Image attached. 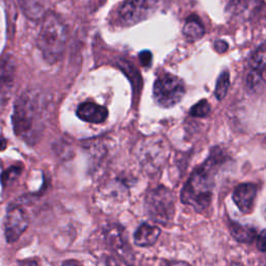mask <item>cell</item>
<instances>
[{
	"label": "cell",
	"mask_w": 266,
	"mask_h": 266,
	"mask_svg": "<svg viewBox=\"0 0 266 266\" xmlns=\"http://www.w3.org/2000/svg\"><path fill=\"white\" fill-rule=\"evenodd\" d=\"M257 247L261 252H265L266 250V238H265V231H262L259 235H257Z\"/></svg>",
	"instance_id": "23"
},
{
	"label": "cell",
	"mask_w": 266,
	"mask_h": 266,
	"mask_svg": "<svg viewBox=\"0 0 266 266\" xmlns=\"http://www.w3.org/2000/svg\"><path fill=\"white\" fill-rule=\"evenodd\" d=\"M249 65L252 71L263 73L265 72V45L258 47L250 57Z\"/></svg>",
	"instance_id": "16"
},
{
	"label": "cell",
	"mask_w": 266,
	"mask_h": 266,
	"mask_svg": "<svg viewBox=\"0 0 266 266\" xmlns=\"http://www.w3.org/2000/svg\"><path fill=\"white\" fill-rule=\"evenodd\" d=\"M228 47H229V45H228V43L226 41H223V40H218V41H215V43H214L215 51H218L219 53L226 52L228 50Z\"/></svg>",
	"instance_id": "22"
},
{
	"label": "cell",
	"mask_w": 266,
	"mask_h": 266,
	"mask_svg": "<svg viewBox=\"0 0 266 266\" xmlns=\"http://www.w3.org/2000/svg\"><path fill=\"white\" fill-rule=\"evenodd\" d=\"M169 152V146L164 139L149 138L139 149V162L148 172H156L168 159Z\"/></svg>",
	"instance_id": "6"
},
{
	"label": "cell",
	"mask_w": 266,
	"mask_h": 266,
	"mask_svg": "<svg viewBox=\"0 0 266 266\" xmlns=\"http://www.w3.org/2000/svg\"><path fill=\"white\" fill-rule=\"evenodd\" d=\"M29 225L28 217L20 207L9 208L4 219V233L8 244L16 243Z\"/></svg>",
	"instance_id": "8"
},
{
	"label": "cell",
	"mask_w": 266,
	"mask_h": 266,
	"mask_svg": "<svg viewBox=\"0 0 266 266\" xmlns=\"http://www.w3.org/2000/svg\"><path fill=\"white\" fill-rule=\"evenodd\" d=\"M46 119L47 101L41 92L29 90L18 98L11 118L17 136L34 145L45 130Z\"/></svg>",
	"instance_id": "1"
},
{
	"label": "cell",
	"mask_w": 266,
	"mask_h": 266,
	"mask_svg": "<svg viewBox=\"0 0 266 266\" xmlns=\"http://www.w3.org/2000/svg\"><path fill=\"white\" fill-rule=\"evenodd\" d=\"M6 146H7L6 139L4 137H2L1 135H0V151L5 150L6 149Z\"/></svg>",
	"instance_id": "24"
},
{
	"label": "cell",
	"mask_w": 266,
	"mask_h": 266,
	"mask_svg": "<svg viewBox=\"0 0 266 266\" xmlns=\"http://www.w3.org/2000/svg\"><path fill=\"white\" fill-rule=\"evenodd\" d=\"M182 32L187 41L189 42L199 41L205 34L204 24L202 23L201 19L198 16L192 15L186 19Z\"/></svg>",
	"instance_id": "13"
},
{
	"label": "cell",
	"mask_w": 266,
	"mask_h": 266,
	"mask_svg": "<svg viewBox=\"0 0 266 266\" xmlns=\"http://www.w3.org/2000/svg\"><path fill=\"white\" fill-rule=\"evenodd\" d=\"M247 85L249 91L252 93L262 92L264 90V85H265L264 74L251 70L247 78Z\"/></svg>",
	"instance_id": "17"
},
{
	"label": "cell",
	"mask_w": 266,
	"mask_h": 266,
	"mask_svg": "<svg viewBox=\"0 0 266 266\" xmlns=\"http://www.w3.org/2000/svg\"><path fill=\"white\" fill-rule=\"evenodd\" d=\"M67 43V30L62 22L54 12L45 17L37 36V47L43 57L49 64H54L65 52Z\"/></svg>",
	"instance_id": "3"
},
{
	"label": "cell",
	"mask_w": 266,
	"mask_h": 266,
	"mask_svg": "<svg viewBox=\"0 0 266 266\" xmlns=\"http://www.w3.org/2000/svg\"><path fill=\"white\" fill-rule=\"evenodd\" d=\"M157 8V0H126L118 10L123 26H132L148 19Z\"/></svg>",
	"instance_id": "7"
},
{
	"label": "cell",
	"mask_w": 266,
	"mask_h": 266,
	"mask_svg": "<svg viewBox=\"0 0 266 266\" xmlns=\"http://www.w3.org/2000/svg\"><path fill=\"white\" fill-rule=\"evenodd\" d=\"M106 242L113 251L118 253H124L126 250V239L124 238L122 228L119 226H109L105 231Z\"/></svg>",
	"instance_id": "15"
},
{
	"label": "cell",
	"mask_w": 266,
	"mask_h": 266,
	"mask_svg": "<svg viewBox=\"0 0 266 266\" xmlns=\"http://www.w3.org/2000/svg\"><path fill=\"white\" fill-rule=\"evenodd\" d=\"M185 95L183 80L173 74H163L155 80L153 97L155 102L163 107L171 108L178 104Z\"/></svg>",
	"instance_id": "5"
},
{
	"label": "cell",
	"mask_w": 266,
	"mask_h": 266,
	"mask_svg": "<svg viewBox=\"0 0 266 266\" xmlns=\"http://www.w3.org/2000/svg\"><path fill=\"white\" fill-rule=\"evenodd\" d=\"M225 158L220 149L217 148L211 151L210 156L195 170L182 188V203L192 206L198 212L205 211L210 206L215 186V176L225 162Z\"/></svg>",
	"instance_id": "2"
},
{
	"label": "cell",
	"mask_w": 266,
	"mask_h": 266,
	"mask_svg": "<svg viewBox=\"0 0 266 266\" xmlns=\"http://www.w3.org/2000/svg\"><path fill=\"white\" fill-rule=\"evenodd\" d=\"M139 60H141V64L145 67L148 68L152 64V53L148 50H145V51H142L139 53Z\"/></svg>",
	"instance_id": "21"
},
{
	"label": "cell",
	"mask_w": 266,
	"mask_h": 266,
	"mask_svg": "<svg viewBox=\"0 0 266 266\" xmlns=\"http://www.w3.org/2000/svg\"><path fill=\"white\" fill-rule=\"evenodd\" d=\"M211 111L210 104L207 100H201L196 105H194L191 109V115L195 118H206L209 116Z\"/></svg>",
	"instance_id": "19"
},
{
	"label": "cell",
	"mask_w": 266,
	"mask_h": 266,
	"mask_svg": "<svg viewBox=\"0 0 266 266\" xmlns=\"http://www.w3.org/2000/svg\"><path fill=\"white\" fill-rule=\"evenodd\" d=\"M257 185L254 183H244L238 185L233 192V201L243 213H250L253 210L257 197Z\"/></svg>",
	"instance_id": "9"
},
{
	"label": "cell",
	"mask_w": 266,
	"mask_h": 266,
	"mask_svg": "<svg viewBox=\"0 0 266 266\" xmlns=\"http://www.w3.org/2000/svg\"><path fill=\"white\" fill-rule=\"evenodd\" d=\"M128 189L123 183L120 182H111L107 186H105L102 191H101V200L108 201V207L117 206L120 203L124 202L125 199L127 198ZM104 202V201H103Z\"/></svg>",
	"instance_id": "11"
},
{
	"label": "cell",
	"mask_w": 266,
	"mask_h": 266,
	"mask_svg": "<svg viewBox=\"0 0 266 266\" xmlns=\"http://www.w3.org/2000/svg\"><path fill=\"white\" fill-rule=\"evenodd\" d=\"M230 231L232 236L237 240V242L243 244L253 243L258 235V232L254 227L240 225L235 222L230 223Z\"/></svg>",
	"instance_id": "14"
},
{
	"label": "cell",
	"mask_w": 266,
	"mask_h": 266,
	"mask_svg": "<svg viewBox=\"0 0 266 266\" xmlns=\"http://www.w3.org/2000/svg\"><path fill=\"white\" fill-rule=\"evenodd\" d=\"M148 217L157 224L166 226L175 214V196L169 188L159 186L148 193L145 201Z\"/></svg>",
	"instance_id": "4"
},
{
	"label": "cell",
	"mask_w": 266,
	"mask_h": 266,
	"mask_svg": "<svg viewBox=\"0 0 266 266\" xmlns=\"http://www.w3.org/2000/svg\"><path fill=\"white\" fill-rule=\"evenodd\" d=\"M77 117L87 123L92 124H102L108 118V110L94 102H84L80 104L76 110Z\"/></svg>",
	"instance_id": "10"
},
{
	"label": "cell",
	"mask_w": 266,
	"mask_h": 266,
	"mask_svg": "<svg viewBox=\"0 0 266 266\" xmlns=\"http://www.w3.org/2000/svg\"><path fill=\"white\" fill-rule=\"evenodd\" d=\"M22 172V168L20 167H10L6 171H4L0 176V181L3 186H7L8 184L14 182Z\"/></svg>",
	"instance_id": "20"
},
{
	"label": "cell",
	"mask_w": 266,
	"mask_h": 266,
	"mask_svg": "<svg viewBox=\"0 0 266 266\" xmlns=\"http://www.w3.org/2000/svg\"><path fill=\"white\" fill-rule=\"evenodd\" d=\"M160 236V229L157 226L143 224L134 233V244L138 247H151L156 244Z\"/></svg>",
	"instance_id": "12"
},
{
	"label": "cell",
	"mask_w": 266,
	"mask_h": 266,
	"mask_svg": "<svg viewBox=\"0 0 266 266\" xmlns=\"http://www.w3.org/2000/svg\"><path fill=\"white\" fill-rule=\"evenodd\" d=\"M230 87V73L229 71H223L218 78L217 84H215L214 95L218 100H223L228 93Z\"/></svg>",
	"instance_id": "18"
}]
</instances>
